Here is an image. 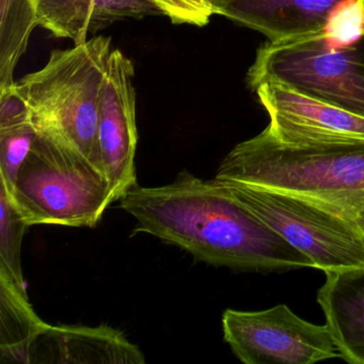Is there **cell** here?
Instances as JSON below:
<instances>
[{
	"instance_id": "12",
	"label": "cell",
	"mask_w": 364,
	"mask_h": 364,
	"mask_svg": "<svg viewBox=\"0 0 364 364\" xmlns=\"http://www.w3.org/2000/svg\"><path fill=\"white\" fill-rule=\"evenodd\" d=\"M325 274L317 302L330 336L343 360L364 364V266Z\"/></svg>"
},
{
	"instance_id": "2",
	"label": "cell",
	"mask_w": 364,
	"mask_h": 364,
	"mask_svg": "<svg viewBox=\"0 0 364 364\" xmlns=\"http://www.w3.org/2000/svg\"><path fill=\"white\" fill-rule=\"evenodd\" d=\"M217 180L301 198L342 219L364 242V140L287 144L267 129L225 157Z\"/></svg>"
},
{
	"instance_id": "15",
	"label": "cell",
	"mask_w": 364,
	"mask_h": 364,
	"mask_svg": "<svg viewBox=\"0 0 364 364\" xmlns=\"http://www.w3.org/2000/svg\"><path fill=\"white\" fill-rule=\"evenodd\" d=\"M95 0H38V25L74 44L88 40Z\"/></svg>"
},
{
	"instance_id": "1",
	"label": "cell",
	"mask_w": 364,
	"mask_h": 364,
	"mask_svg": "<svg viewBox=\"0 0 364 364\" xmlns=\"http://www.w3.org/2000/svg\"><path fill=\"white\" fill-rule=\"evenodd\" d=\"M119 201L137 221L135 233L180 247L196 261L244 272L313 267L216 178L203 180L184 170L171 184L137 185Z\"/></svg>"
},
{
	"instance_id": "21",
	"label": "cell",
	"mask_w": 364,
	"mask_h": 364,
	"mask_svg": "<svg viewBox=\"0 0 364 364\" xmlns=\"http://www.w3.org/2000/svg\"><path fill=\"white\" fill-rule=\"evenodd\" d=\"M31 123V112L16 82L0 90V131Z\"/></svg>"
},
{
	"instance_id": "5",
	"label": "cell",
	"mask_w": 364,
	"mask_h": 364,
	"mask_svg": "<svg viewBox=\"0 0 364 364\" xmlns=\"http://www.w3.org/2000/svg\"><path fill=\"white\" fill-rule=\"evenodd\" d=\"M264 80L284 85L364 119V31L347 43L321 33L269 42L247 73L251 90Z\"/></svg>"
},
{
	"instance_id": "11",
	"label": "cell",
	"mask_w": 364,
	"mask_h": 364,
	"mask_svg": "<svg viewBox=\"0 0 364 364\" xmlns=\"http://www.w3.org/2000/svg\"><path fill=\"white\" fill-rule=\"evenodd\" d=\"M346 0H229L217 14L263 33L269 42L317 35Z\"/></svg>"
},
{
	"instance_id": "20",
	"label": "cell",
	"mask_w": 364,
	"mask_h": 364,
	"mask_svg": "<svg viewBox=\"0 0 364 364\" xmlns=\"http://www.w3.org/2000/svg\"><path fill=\"white\" fill-rule=\"evenodd\" d=\"M173 24L203 27L210 22L214 10L205 0H149Z\"/></svg>"
},
{
	"instance_id": "16",
	"label": "cell",
	"mask_w": 364,
	"mask_h": 364,
	"mask_svg": "<svg viewBox=\"0 0 364 364\" xmlns=\"http://www.w3.org/2000/svg\"><path fill=\"white\" fill-rule=\"evenodd\" d=\"M0 268L7 270L21 287L27 289L22 269V242L28 225L11 203L0 183Z\"/></svg>"
},
{
	"instance_id": "4",
	"label": "cell",
	"mask_w": 364,
	"mask_h": 364,
	"mask_svg": "<svg viewBox=\"0 0 364 364\" xmlns=\"http://www.w3.org/2000/svg\"><path fill=\"white\" fill-rule=\"evenodd\" d=\"M7 193L28 227L95 228L106 208L117 201L103 170L77 151L39 133Z\"/></svg>"
},
{
	"instance_id": "10",
	"label": "cell",
	"mask_w": 364,
	"mask_h": 364,
	"mask_svg": "<svg viewBox=\"0 0 364 364\" xmlns=\"http://www.w3.org/2000/svg\"><path fill=\"white\" fill-rule=\"evenodd\" d=\"M144 353L120 330L107 325H48L33 338L27 364H144Z\"/></svg>"
},
{
	"instance_id": "14",
	"label": "cell",
	"mask_w": 364,
	"mask_h": 364,
	"mask_svg": "<svg viewBox=\"0 0 364 364\" xmlns=\"http://www.w3.org/2000/svg\"><path fill=\"white\" fill-rule=\"evenodd\" d=\"M0 90L14 85V73L38 25V0H0Z\"/></svg>"
},
{
	"instance_id": "13",
	"label": "cell",
	"mask_w": 364,
	"mask_h": 364,
	"mask_svg": "<svg viewBox=\"0 0 364 364\" xmlns=\"http://www.w3.org/2000/svg\"><path fill=\"white\" fill-rule=\"evenodd\" d=\"M48 326L14 277L0 268V361L27 363L33 338Z\"/></svg>"
},
{
	"instance_id": "19",
	"label": "cell",
	"mask_w": 364,
	"mask_h": 364,
	"mask_svg": "<svg viewBox=\"0 0 364 364\" xmlns=\"http://www.w3.org/2000/svg\"><path fill=\"white\" fill-rule=\"evenodd\" d=\"M163 14L149 0H95L90 33L123 18Z\"/></svg>"
},
{
	"instance_id": "18",
	"label": "cell",
	"mask_w": 364,
	"mask_h": 364,
	"mask_svg": "<svg viewBox=\"0 0 364 364\" xmlns=\"http://www.w3.org/2000/svg\"><path fill=\"white\" fill-rule=\"evenodd\" d=\"M364 31V0H346L328 18L321 35L336 43H347Z\"/></svg>"
},
{
	"instance_id": "8",
	"label": "cell",
	"mask_w": 364,
	"mask_h": 364,
	"mask_svg": "<svg viewBox=\"0 0 364 364\" xmlns=\"http://www.w3.org/2000/svg\"><path fill=\"white\" fill-rule=\"evenodd\" d=\"M135 68L121 50H112L102 87L99 141L104 170L117 201L137 186Z\"/></svg>"
},
{
	"instance_id": "22",
	"label": "cell",
	"mask_w": 364,
	"mask_h": 364,
	"mask_svg": "<svg viewBox=\"0 0 364 364\" xmlns=\"http://www.w3.org/2000/svg\"><path fill=\"white\" fill-rule=\"evenodd\" d=\"M206 3L210 4V7L214 10V14H217L218 10L223 7V5L229 1V0H205Z\"/></svg>"
},
{
	"instance_id": "7",
	"label": "cell",
	"mask_w": 364,
	"mask_h": 364,
	"mask_svg": "<svg viewBox=\"0 0 364 364\" xmlns=\"http://www.w3.org/2000/svg\"><path fill=\"white\" fill-rule=\"evenodd\" d=\"M223 338L246 364H313L340 357L327 326L314 325L287 304L255 312L228 309Z\"/></svg>"
},
{
	"instance_id": "17",
	"label": "cell",
	"mask_w": 364,
	"mask_h": 364,
	"mask_svg": "<svg viewBox=\"0 0 364 364\" xmlns=\"http://www.w3.org/2000/svg\"><path fill=\"white\" fill-rule=\"evenodd\" d=\"M37 131L31 123L0 131V180L9 191L31 152Z\"/></svg>"
},
{
	"instance_id": "6",
	"label": "cell",
	"mask_w": 364,
	"mask_h": 364,
	"mask_svg": "<svg viewBox=\"0 0 364 364\" xmlns=\"http://www.w3.org/2000/svg\"><path fill=\"white\" fill-rule=\"evenodd\" d=\"M225 183L242 205L306 255L313 267L326 272L364 266L363 240L336 215L295 196Z\"/></svg>"
},
{
	"instance_id": "3",
	"label": "cell",
	"mask_w": 364,
	"mask_h": 364,
	"mask_svg": "<svg viewBox=\"0 0 364 364\" xmlns=\"http://www.w3.org/2000/svg\"><path fill=\"white\" fill-rule=\"evenodd\" d=\"M112 52L110 38L95 37L53 50L41 70L16 82L37 133L77 151L104 172L99 109Z\"/></svg>"
},
{
	"instance_id": "9",
	"label": "cell",
	"mask_w": 364,
	"mask_h": 364,
	"mask_svg": "<svg viewBox=\"0 0 364 364\" xmlns=\"http://www.w3.org/2000/svg\"><path fill=\"white\" fill-rule=\"evenodd\" d=\"M253 91L269 116L266 129L282 144L364 140L363 118L272 80Z\"/></svg>"
}]
</instances>
